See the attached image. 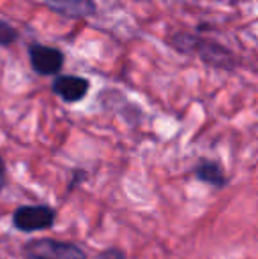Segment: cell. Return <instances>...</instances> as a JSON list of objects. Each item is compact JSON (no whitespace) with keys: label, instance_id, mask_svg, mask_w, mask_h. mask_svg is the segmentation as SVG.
Instances as JSON below:
<instances>
[{"label":"cell","instance_id":"1","mask_svg":"<svg viewBox=\"0 0 258 259\" xmlns=\"http://www.w3.org/2000/svg\"><path fill=\"white\" fill-rule=\"evenodd\" d=\"M168 41L170 46H173L177 52L184 55H198L207 65L214 69L232 71L237 65L235 55L230 50L217 45V42L202 39L200 35L188 34V32H175Z\"/></svg>","mask_w":258,"mask_h":259},{"label":"cell","instance_id":"2","mask_svg":"<svg viewBox=\"0 0 258 259\" xmlns=\"http://www.w3.org/2000/svg\"><path fill=\"white\" fill-rule=\"evenodd\" d=\"M25 252L30 259H87L80 245L52 238L32 240L25 245Z\"/></svg>","mask_w":258,"mask_h":259},{"label":"cell","instance_id":"3","mask_svg":"<svg viewBox=\"0 0 258 259\" xmlns=\"http://www.w3.org/2000/svg\"><path fill=\"white\" fill-rule=\"evenodd\" d=\"M13 222L20 231L32 233L48 229L55 222V210L46 205L20 206L13 215Z\"/></svg>","mask_w":258,"mask_h":259},{"label":"cell","instance_id":"4","mask_svg":"<svg viewBox=\"0 0 258 259\" xmlns=\"http://www.w3.org/2000/svg\"><path fill=\"white\" fill-rule=\"evenodd\" d=\"M30 55V64L38 74L50 76L57 74L64 65V55L57 48H50V46L43 45H32L28 48Z\"/></svg>","mask_w":258,"mask_h":259},{"label":"cell","instance_id":"5","mask_svg":"<svg viewBox=\"0 0 258 259\" xmlns=\"http://www.w3.org/2000/svg\"><path fill=\"white\" fill-rule=\"evenodd\" d=\"M89 81L80 76H59L53 81V92L65 103H78L89 92Z\"/></svg>","mask_w":258,"mask_h":259},{"label":"cell","instance_id":"6","mask_svg":"<svg viewBox=\"0 0 258 259\" xmlns=\"http://www.w3.org/2000/svg\"><path fill=\"white\" fill-rule=\"evenodd\" d=\"M55 13L69 18H89L96 14L94 0H41Z\"/></svg>","mask_w":258,"mask_h":259},{"label":"cell","instance_id":"7","mask_svg":"<svg viewBox=\"0 0 258 259\" xmlns=\"http://www.w3.org/2000/svg\"><path fill=\"white\" fill-rule=\"evenodd\" d=\"M195 177L214 189H223L228 184V178L225 175L223 167L219 166V162L209 159L198 160V164L195 166Z\"/></svg>","mask_w":258,"mask_h":259},{"label":"cell","instance_id":"8","mask_svg":"<svg viewBox=\"0 0 258 259\" xmlns=\"http://www.w3.org/2000/svg\"><path fill=\"white\" fill-rule=\"evenodd\" d=\"M18 39V32L6 21H0V46H9Z\"/></svg>","mask_w":258,"mask_h":259},{"label":"cell","instance_id":"9","mask_svg":"<svg viewBox=\"0 0 258 259\" xmlns=\"http://www.w3.org/2000/svg\"><path fill=\"white\" fill-rule=\"evenodd\" d=\"M97 259H128V257H126V252L122 249H119V247H110V249L99 252Z\"/></svg>","mask_w":258,"mask_h":259},{"label":"cell","instance_id":"10","mask_svg":"<svg viewBox=\"0 0 258 259\" xmlns=\"http://www.w3.org/2000/svg\"><path fill=\"white\" fill-rule=\"evenodd\" d=\"M4 182H6V173H4V164H2V159H0V191L4 187Z\"/></svg>","mask_w":258,"mask_h":259}]
</instances>
